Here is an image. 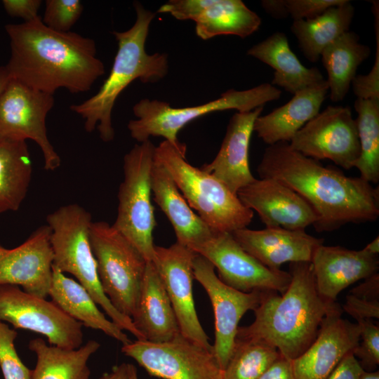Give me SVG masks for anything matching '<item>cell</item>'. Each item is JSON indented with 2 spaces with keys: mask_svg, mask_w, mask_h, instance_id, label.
Returning <instances> with one entry per match:
<instances>
[{
  "mask_svg": "<svg viewBox=\"0 0 379 379\" xmlns=\"http://www.w3.org/2000/svg\"><path fill=\"white\" fill-rule=\"evenodd\" d=\"M343 309L357 321L379 318V300H368L352 294L347 295Z\"/></svg>",
  "mask_w": 379,
  "mask_h": 379,
  "instance_id": "40",
  "label": "cell"
},
{
  "mask_svg": "<svg viewBox=\"0 0 379 379\" xmlns=\"http://www.w3.org/2000/svg\"><path fill=\"white\" fill-rule=\"evenodd\" d=\"M376 39V52L374 64L365 75H356L352 81L353 92L357 98L379 99V13H373Z\"/></svg>",
  "mask_w": 379,
  "mask_h": 379,
  "instance_id": "38",
  "label": "cell"
},
{
  "mask_svg": "<svg viewBox=\"0 0 379 379\" xmlns=\"http://www.w3.org/2000/svg\"><path fill=\"white\" fill-rule=\"evenodd\" d=\"M100 347L93 340L77 349H65L48 345L40 338L32 339L28 347L36 362L31 379H89L88 361Z\"/></svg>",
  "mask_w": 379,
  "mask_h": 379,
  "instance_id": "29",
  "label": "cell"
},
{
  "mask_svg": "<svg viewBox=\"0 0 379 379\" xmlns=\"http://www.w3.org/2000/svg\"><path fill=\"white\" fill-rule=\"evenodd\" d=\"M281 91L269 83L255 87L237 91L230 89L220 97L193 107H172L169 103L158 100L144 98L133 107L136 117L128 124L131 137L139 143L150 137L160 136L173 145L180 146L179 131L190 122L209 113L236 109L239 112H249L271 101L279 100Z\"/></svg>",
  "mask_w": 379,
  "mask_h": 379,
  "instance_id": "7",
  "label": "cell"
},
{
  "mask_svg": "<svg viewBox=\"0 0 379 379\" xmlns=\"http://www.w3.org/2000/svg\"><path fill=\"white\" fill-rule=\"evenodd\" d=\"M231 234L246 252L272 270H281V265L288 262H311L315 250L324 241L305 230L281 227L260 230L245 227Z\"/></svg>",
  "mask_w": 379,
  "mask_h": 379,
  "instance_id": "21",
  "label": "cell"
},
{
  "mask_svg": "<svg viewBox=\"0 0 379 379\" xmlns=\"http://www.w3.org/2000/svg\"><path fill=\"white\" fill-rule=\"evenodd\" d=\"M291 280L281 295L267 291L253 311L254 321L239 326L236 337L262 339L293 360L315 340L321 324L336 302L318 293L311 262H291Z\"/></svg>",
  "mask_w": 379,
  "mask_h": 379,
  "instance_id": "3",
  "label": "cell"
},
{
  "mask_svg": "<svg viewBox=\"0 0 379 379\" xmlns=\"http://www.w3.org/2000/svg\"><path fill=\"white\" fill-rule=\"evenodd\" d=\"M89 237L105 294L119 312L132 318L147 261L126 237L107 222H92Z\"/></svg>",
  "mask_w": 379,
  "mask_h": 379,
  "instance_id": "8",
  "label": "cell"
},
{
  "mask_svg": "<svg viewBox=\"0 0 379 379\" xmlns=\"http://www.w3.org/2000/svg\"><path fill=\"white\" fill-rule=\"evenodd\" d=\"M0 321L10 323L15 328L43 335L51 345L77 349L83 344L80 322L53 302L28 293L15 285H0Z\"/></svg>",
  "mask_w": 379,
  "mask_h": 379,
  "instance_id": "11",
  "label": "cell"
},
{
  "mask_svg": "<svg viewBox=\"0 0 379 379\" xmlns=\"http://www.w3.org/2000/svg\"><path fill=\"white\" fill-rule=\"evenodd\" d=\"M311 263L318 293L329 302H336L343 290L379 269L378 255L364 248L356 251L324 244L315 250Z\"/></svg>",
  "mask_w": 379,
  "mask_h": 379,
  "instance_id": "22",
  "label": "cell"
},
{
  "mask_svg": "<svg viewBox=\"0 0 379 379\" xmlns=\"http://www.w3.org/2000/svg\"><path fill=\"white\" fill-rule=\"evenodd\" d=\"M18 332L0 321V368L4 379H31L32 370L22 361L15 347Z\"/></svg>",
  "mask_w": 379,
  "mask_h": 379,
  "instance_id": "35",
  "label": "cell"
},
{
  "mask_svg": "<svg viewBox=\"0 0 379 379\" xmlns=\"http://www.w3.org/2000/svg\"><path fill=\"white\" fill-rule=\"evenodd\" d=\"M132 320L145 340L168 342L180 333L168 295L152 261L147 262L137 307Z\"/></svg>",
  "mask_w": 379,
  "mask_h": 379,
  "instance_id": "25",
  "label": "cell"
},
{
  "mask_svg": "<svg viewBox=\"0 0 379 379\" xmlns=\"http://www.w3.org/2000/svg\"><path fill=\"white\" fill-rule=\"evenodd\" d=\"M48 296L66 314L82 325L101 331L122 345L131 342L124 330L106 318L83 286L53 266Z\"/></svg>",
  "mask_w": 379,
  "mask_h": 379,
  "instance_id": "28",
  "label": "cell"
},
{
  "mask_svg": "<svg viewBox=\"0 0 379 379\" xmlns=\"http://www.w3.org/2000/svg\"><path fill=\"white\" fill-rule=\"evenodd\" d=\"M97 379H128V364L115 366L110 372L104 373Z\"/></svg>",
  "mask_w": 379,
  "mask_h": 379,
  "instance_id": "46",
  "label": "cell"
},
{
  "mask_svg": "<svg viewBox=\"0 0 379 379\" xmlns=\"http://www.w3.org/2000/svg\"><path fill=\"white\" fill-rule=\"evenodd\" d=\"M190 249L213 265L223 283L242 292L272 291L282 294L291 280L289 272L260 262L230 232H213Z\"/></svg>",
  "mask_w": 379,
  "mask_h": 379,
  "instance_id": "12",
  "label": "cell"
},
{
  "mask_svg": "<svg viewBox=\"0 0 379 379\" xmlns=\"http://www.w3.org/2000/svg\"><path fill=\"white\" fill-rule=\"evenodd\" d=\"M196 253L178 242L168 247L155 246L153 262L174 310L181 335L213 351L199 320L193 296V260Z\"/></svg>",
  "mask_w": 379,
  "mask_h": 379,
  "instance_id": "16",
  "label": "cell"
},
{
  "mask_svg": "<svg viewBox=\"0 0 379 379\" xmlns=\"http://www.w3.org/2000/svg\"><path fill=\"white\" fill-rule=\"evenodd\" d=\"M261 5L265 12L274 18L283 19L288 16L284 0H263Z\"/></svg>",
  "mask_w": 379,
  "mask_h": 379,
  "instance_id": "45",
  "label": "cell"
},
{
  "mask_svg": "<svg viewBox=\"0 0 379 379\" xmlns=\"http://www.w3.org/2000/svg\"><path fill=\"white\" fill-rule=\"evenodd\" d=\"M328 92L326 80L300 90L282 106L254 122L253 131L268 145L289 142L295 133L320 112Z\"/></svg>",
  "mask_w": 379,
  "mask_h": 379,
  "instance_id": "24",
  "label": "cell"
},
{
  "mask_svg": "<svg viewBox=\"0 0 379 379\" xmlns=\"http://www.w3.org/2000/svg\"><path fill=\"white\" fill-rule=\"evenodd\" d=\"M366 251L373 255H378L379 253V237L375 238L371 242L368 244L364 248Z\"/></svg>",
  "mask_w": 379,
  "mask_h": 379,
  "instance_id": "47",
  "label": "cell"
},
{
  "mask_svg": "<svg viewBox=\"0 0 379 379\" xmlns=\"http://www.w3.org/2000/svg\"><path fill=\"white\" fill-rule=\"evenodd\" d=\"M128 379H139L135 366L131 364H128Z\"/></svg>",
  "mask_w": 379,
  "mask_h": 379,
  "instance_id": "50",
  "label": "cell"
},
{
  "mask_svg": "<svg viewBox=\"0 0 379 379\" xmlns=\"http://www.w3.org/2000/svg\"><path fill=\"white\" fill-rule=\"evenodd\" d=\"M371 53L370 48L359 41L355 32L347 31L326 46L321 54L328 74L329 95L334 102L347 95L359 65Z\"/></svg>",
  "mask_w": 379,
  "mask_h": 379,
  "instance_id": "31",
  "label": "cell"
},
{
  "mask_svg": "<svg viewBox=\"0 0 379 379\" xmlns=\"http://www.w3.org/2000/svg\"><path fill=\"white\" fill-rule=\"evenodd\" d=\"M288 143L307 157L327 159L346 170L354 167L360 155L357 123L349 107L328 106Z\"/></svg>",
  "mask_w": 379,
  "mask_h": 379,
  "instance_id": "14",
  "label": "cell"
},
{
  "mask_svg": "<svg viewBox=\"0 0 379 379\" xmlns=\"http://www.w3.org/2000/svg\"><path fill=\"white\" fill-rule=\"evenodd\" d=\"M155 146L146 140L136 144L124 158V180L118 192V212L113 226L153 261V231L156 225L152 204V170Z\"/></svg>",
  "mask_w": 379,
  "mask_h": 379,
  "instance_id": "9",
  "label": "cell"
},
{
  "mask_svg": "<svg viewBox=\"0 0 379 379\" xmlns=\"http://www.w3.org/2000/svg\"><path fill=\"white\" fill-rule=\"evenodd\" d=\"M279 356L278 350L264 340L236 337L222 379H258Z\"/></svg>",
  "mask_w": 379,
  "mask_h": 379,
  "instance_id": "34",
  "label": "cell"
},
{
  "mask_svg": "<svg viewBox=\"0 0 379 379\" xmlns=\"http://www.w3.org/2000/svg\"><path fill=\"white\" fill-rule=\"evenodd\" d=\"M5 29L11 50L5 65L8 75L34 89L52 95L60 88L84 93L105 74L91 38L53 30L40 17Z\"/></svg>",
  "mask_w": 379,
  "mask_h": 379,
  "instance_id": "2",
  "label": "cell"
},
{
  "mask_svg": "<svg viewBox=\"0 0 379 379\" xmlns=\"http://www.w3.org/2000/svg\"><path fill=\"white\" fill-rule=\"evenodd\" d=\"M54 102L53 95L13 78L0 94V142L32 140L41 150L47 171L57 169L61 163L48 138L46 126Z\"/></svg>",
  "mask_w": 379,
  "mask_h": 379,
  "instance_id": "10",
  "label": "cell"
},
{
  "mask_svg": "<svg viewBox=\"0 0 379 379\" xmlns=\"http://www.w3.org/2000/svg\"><path fill=\"white\" fill-rule=\"evenodd\" d=\"M51 229L53 266L62 273H69L89 293L97 305L115 324L145 340L131 317L119 312L105 294L97 272L90 244L91 215L82 206L72 204L62 206L46 217Z\"/></svg>",
  "mask_w": 379,
  "mask_h": 379,
  "instance_id": "5",
  "label": "cell"
},
{
  "mask_svg": "<svg viewBox=\"0 0 379 379\" xmlns=\"http://www.w3.org/2000/svg\"><path fill=\"white\" fill-rule=\"evenodd\" d=\"M258 379H295L291 360L280 354Z\"/></svg>",
  "mask_w": 379,
  "mask_h": 379,
  "instance_id": "43",
  "label": "cell"
},
{
  "mask_svg": "<svg viewBox=\"0 0 379 379\" xmlns=\"http://www.w3.org/2000/svg\"><path fill=\"white\" fill-rule=\"evenodd\" d=\"M157 12L193 20L197 35L204 40L220 35L245 38L261 25L260 16L241 0H170Z\"/></svg>",
  "mask_w": 379,
  "mask_h": 379,
  "instance_id": "17",
  "label": "cell"
},
{
  "mask_svg": "<svg viewBox=\"0 0 379 379\" xmlns=\"http://www.w3.org/2000/svg\"><path fill=\"white\" fill-rule=\"evenodd\" d=\"M357 323L361 326L360 339L352 352L365 371H373L379 364V326L371 319Z\"/></svg>",
  "mask_w": 379,
  "mask_h": 379,
  "instance_id": "37",
  "label": "cell"
},
{
  "mask_svg": "<svg viewBox=\"0 0 379 379\" xmlns=\"http://www.w3.org/2000/svg\"><path fill=\"white\" fill-rule=\"evenodd\" d=\"M257 171L300 195L317 215V232H330L348 223L375 221L379 216V190L359 177L324 166L318 160L277 142L265 150Z\"/></svg>",
  "mask_w": 379,
  "mask_h": 379,
  "instance_id": "1",
  "label": "cell"
},
{
  "mask_svg": "<svg viewBox=\"0 0 379 379\" xmlns=\"http://www.w3.org/2000/svg\"><path fill=\"white\" fill-rule=\"evenodd\" d=\"M360 379H379V371H364Z\"/></svg>",
  "mask_w": 379,
  "mask_h": 379,
  "instance_id": "49",
  "label": "cell"
},
{
  "mask_svg": "<svg viewBox=\"0 0 379 379\" xmlns=\"http://www.w3.org/2000/svg\"><path fill=\"white\" fill-rule=\"evenodd\" d=\"M247 55L273 68L271 84L293 95L326 80L317 67L307 68L300 62L291 51L287 36L281 32H276L253 46Z\"/></svg>",
  "mask_w": 379,
  "mask_h": 379,
  "instance_id": "27",
  "label": "cell"
},
{
  "mask_svg": "<svg viewBox=\"0 0 379 379\" xmlns=\"http://www.w3.org/2000/svg\"><path fill=\"white\" fill-rule=\"evenodd\" d=\"M2 4L6 13L13 17H19L25 22L39 18L38 11L41 0H3Z\"/></svg>",
  "mask_w": 379,
  "mask_h": 379,
  "instance_id": "41",
  "label": "cell"
},
{
  "mask_svg": "<svg viewBox=\"0 0 379 379\" xmlns=\"http://www.w3.org/2000/svg\"><path fill=\"white\" fill-rule=\"evenodd\" d=\"M32 175V162L26 141L0 142V213L20 208Z\"/></svg>",
  "mask_w": 379,
  "mask_h": 379,
  "instance_id": "32",
  "label": "cell"
},
{
  "mask_svg": "<svg viewBox=\"0 0 379 379\" xmlns=\"http://www.w3.org/2000/svg\"><path fill=\"white\" fill-rule=\"evenodd\" d=\"M360 332L359 324L342 318V309L335 302L313 343L291 360L295 379H326L341 359L358 345Z\"/></svg>",
  "mask_w": 379,
  "mask_h": 379,
  "instance_id": "18",
  "label": "cell"
},
{
  "mask_svg": "<svg viewBox=\"0 0 379 379\" xmlns=\"http://www.w3.org/2000/svg\"><path fill=\"white\" fill-rule=\"evenodd\" d=\"M6 248L0 245V255H2L6 251Z\"/></svg>",
  "mask_w": 379,
  "mask_h": 379,
  "instance_id": "51",
  "label": "cell"
},
{
  "mask_svg": "<svg viewBox=\"0 0 379 379\" xmlns=\"http://www.w3.org/2000/svg\"><path fill=\"white\" fill-rule=\"evenodd\" d=\"M10 79L5 66L0 67V94Z\"/></svg>",
  "mask_w": 379,
  "mask_h": 379,
  "instance_id": "48",
  "label": "cell"
},
{
  "mask_svg": "<svg viewBox=\"0 0 379 379\" xmlns=\"http://www.w3.org/2000/svg\"><path fill=\"white\" fill-rule=\"evenodd\" d=\"M346 0H284L288 16L293 20H309L323 13L328 8L344 4Z\"/></svg>",
  "mask_w": 379,
  "mask_h": 379,
  "instance_id": "39",
  "label": "cell"
},
{
  "mask_svg": "<svg viewBox=\"0 0 379 379\" xmlns=\"http://www.w3.org/2000/svg\"><path fill=\"white\" fill-rule=\"evenodd\" d=\"M354 15V8L346 0L312 19L293 20L291 31L306 59L316 62L326 46L349 31Z\"/></svg>",
  "mask_w": 379,
  "mask_h": 379,
  "instance_id": "30",
  "label": "cell"
},
{
  "mask_svg": "<svg viewBox=\"0 0 379 379\" xmlns=\"http://www.w3.org/2000/svg\"><path fill=\"white\" fill-rule=\"evenodd\" d=\"M193 275L206 291L213 306V353L223 371L232 353L240 319L247 311L258 307L267 291L242 292L227 286L218 278L213 265L197 253L193 260Z\"/></svg>",
  "mask_w": 379,
  "mask_h": 379,
  "instance_id": "15",
  "label": "cell"
},
{
  "mask_svg": "<svg viewBox=\"0 0 379 379\" xmlns=\"http://www.w3.org/2000/svg\"><path fill=\"white\" fill-rule=\"evenodd\" d=\"M154 200L170 221L176 242L191 248L213 231L189 206L168 171L154 157L152 170Z\"/></svg>",
  "mask_w": 379,
  "mask_h": 379,
  "instance_id": "26",
  "label": "cell"
},
{
  "mask_svg": "<svg viewBox=\"0 0 379 379\" xmlns=\"http://www.w3.org/2000/svg\"><path fill=\"white\" fill-rule=\"evenodd\" d=\"M186 146L166 140L155 147L154 159L170 173L189 206L213 232L247 227L253 211L246 207L221 181L189 164Z\"/></svg>",
  "mask_w": 379,
  "mask_h": 379,
  "instance_id": "6",
  "label": "cell"
},
{
  "mask_svg": "<svg viewBox=\"0 0 379 379\" xmlns=\"http://www.w3.org/2000/svg\"><path fill=\"white\" fill-rule=\"evenodd\" d=\"M237 195L246 207L258 213L266 227L305 230L317 222V215L309 204L277 180L255 178Z\"/></svg>",
  "mask_w": 379,
  "mask_h": 379,
  "instance_id": "20",
  "label": "cell"
},
{
  "mask_svg": "<svg viewBox=\"0 0 379 379\" xmlns=\"http://www.w3.org/2000/svg\"><path fill=\"white\" fill-rule=\"evenodd\" d=\"M354 109L360 155L354 167L370 183L379 181V99L357 98Z\"/></svg>",
  "mask_w": 379,
  "mask_h": 379,
  "instance_id": "33",
  "label": "cell"
},
{
  "mask_svg": "<svg viewBox=\"0 0 379 379\" xmlns=\"http://www.w3.org/2000/svg\"><path fill=\"white\" fill-rule=\"evenodd\" d=\"M262 109L263 107H260L234 113L217 155L211 163L201 167L235 194L255 179L249 168L248 149L254 122Z\"/></svg>",
  "mask_w": 379,
  "mask_h": 379,
  "instance_id": "23",
  "label": "cell"
},
{
  "mask_svg": "<svg viewBox=\"0 0 379 379\" xmlns=\"http://www.w3.org/2000/svg\"><path fill=\"white\" fill-rule=\"evenodd\" d=\"M364 371L350 352L341 359L326 379H360Z\"/></svg>",
  "mask_w": 379,
  "mask_h": 379,
  "instance_id": "42",
  "label": "cell"
},
{
  "mask_svg": "<svg viewBox=\"0 0 379 379\" xmlns=\"http://www.w3.org/2000/svg\"><path fill=\"white\" fill-rule=\"evenodd\" d=\"M51 229L42 225L22 244L0 255V285L22 287L32 295L46 298L52 281L53 253Z\"/></svg>",
  "mask_w": 379,
  "mask_h": 379,
  "instance_id": "19",
  "label": "cell"
},
{
  "mask_svg": "<svg viewBox=\"0 0 379 379\" xmlns=\"http://www.w3.org/2000/svg\"><path fill=\"white\" fill-rule=\"evenodd\" d=\"M41 19L48 27L62 32H69L84 10L79 0H46Z\"/></svg>",
  "mask_w": 379,
  "mask_h": 379,
  "instance_id": "36",
  "label": "cell"
},
{
  "mask_svg": "<svg viewBox=\"0 0 379 379\" xmlns=\"http://www.w3.org/2000/svg\"><path fill=\"white\" fill-rule=\"evenodd\" d=\"M351 294L362 299L379 300V274L378 273L365 279L359 286L353 288Z\"/></svg>",
  "mask_w": 379,
  "mask_h": 379,
  "instance_id": "44",
  "label": "cell"
},
{
  "mask_svg": "<svg viewBox=\"0 0 379 379\" xmlns=\"http://www.w3.org/2000/svg\"><path fill=\"white\" fill-rule=\"evenodd\" d=\"M136 20L133 25L124 32L114 31L118 49L107 79L98 91L70 109L84 119L85 130L91 133L96 128L100 138L109 142L114 138L112 112L121 93L133 81L155 83L166 76L168 55L164 53L149 54L145 43L151 22L155 13L134 3Z\"/></svg>",
  "mask_w": 379,
  "mask_h": 379,
  "instance_id": "4",
  "label": "cell"
},
{
  "mask_svg": "<svg viewBox=\"0 0 379 379\" xmlns=\"http://www.w3.org/2000/svg\"><path fill=\"white\" fill-rule=\"evenodd\" d=\"M124 354L133 359L151 375L163 379H222L213 351L181 334L166 343L138 340L122 345Z\"/></svg>",
  "mask_w": 379,
  "mask_h": 379,
  "instance_id": "13",
  "label": "cell"
}]
</instances>
